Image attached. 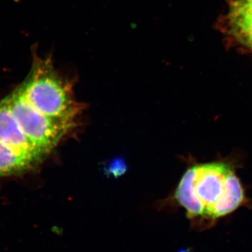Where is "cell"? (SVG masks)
I'll list each match as a JSON object with an SVG mask.
<instances>
[{
  "label": "cell",
  "instance_id": "6da1fadb",
  "mask_svg": "<svg viewBox=\"0 0 252 252\" xmlns=\"http://www.w3.org/2000/svg\"><path fill=\"white\" fill-rule=\"evenodd\" d=\"M175 197L189 218L206 216L215 220L236 210L245 200V193L229 164L213 162L188 169Z\"/></svg>",
  "mask_w": 252,
  "mask_h": 252
},
{
  "label": "cell",
  "instance_id": "277c9868",
  "mask_svg": "<svg viewBox=\"0 0 252 252\" xmlns=\"http://www.w3.org/2000/svg\"><path fill=\"white\" fill-rule=\"evenodd\" d=\"M0 142L40 162L44 156L20 128L6 99L0 102Z\"/></svg>",
  "mask_w": 252,
  "mask_h": 252
},
{
  "label": "cell",
  "instance_id": "3957f363",
  "mask_svg": "<svg viewBox=\"0 0 252 252\" xmlns=\"http://www.w3.org/2000/svg\"><path fill=\"white\" fill-rule=\"evenodd\" d=\"M5 99L20 128L44 157L75 128L43 115L32 107L16 90Z\"/></svg>",
  "mask_w": 252,
  "mask_h": 252
},
{
  "label": "cell",
  "instance_id": "7a4b0ae2",
  "mask_svg": "<svg viewBox=\"0 0 252 252\" xmlns=\"http://www.w3.org/2000/svg\"><path fill=\"white\" fill-rule=\"evenodd\" d=\"M43 115L76 127L83 107L76 100L72 81L54 69L51 60H39L16 89Z\"/></svg>",
  "mask_w": 252,
  "mask_h": 252
},
{
  "label": "cell",
  "instance_id": "52a82bcc",
  "mask_svg": "<svg viewBox=\"0 0 252 252\" xmlns=\"http://www.w3.org/2000/svg\"><path fill=\"white\" fill-rule=\"evenodd\" d=\"M178 252H189L187 251V250H180V251Z\"/></svg>",
  "mask_w": 252,
  "mask_h": 252
},
{
  "label": "cell",
  "instance_id": "8992f818",
  "mask_svg": "<svg viewBox=\"0 0 252 252\" xmlns=\"http://www.w3.org/2000/svg\"><path fill=\"white\" fill-rule=\"evenodd\" d=\"M39 163L31 156L17 152L0 142V177L23 173Z\"/></svg>",
  "mask_w": 252,
  "mask_h": 252
},
{
  "label": "cell",
  "instance_id": "5b68a950",
  "mask_svg": "<svg viewBox=\"0 0 252 252\" xmlns=\"http://www.w3.org/2000/svg\"><path fill=\"white\" fill-rule=\"evenodd\" d=\"M227 26L238 42L252 50V0H235L230 4Z\"/></svg>",
  "mask_w": 252,
  "mask_h": 252
}]
</instances>
